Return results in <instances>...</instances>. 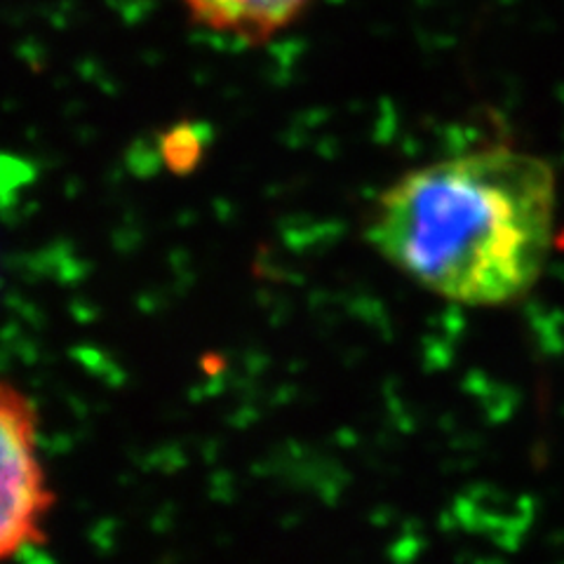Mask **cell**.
Listing matches in <instances>:
<instances>
[{"mask_svg":"<svg viewBox=\"0 0 564 564\" xmlns=\"http://www.w3.org/2000/svg\"><path fill=\"white\" fill-rule=\"evenodd\" d=\"M313 0H182L188 14L209 31L242 43H267L285 31Z\"/></svg>","mask_w":564,"mask_h":564,"instance_id":"3957f363","label":"cell"},{"mask_svg":"<svg viewBox=\"0 0 564 564\" xmlns=\"http://www.w3.org/2000/svg\"><path fill=\"white\" fill-rule=\"evenodd\" d=\"M0 553L10 557L43 543L41 527L52 503L35 456V410L10 383L0 395Z\"/></svg>","mask_w":564,"mask_h":564,"instance_id":"7a4b0ae2","label":"cell"},{"mask_svg":"<svg viewBox=\"0 0 564 564\" xmlns=\"http://www.w3.org/2000/svg\"><path fill=\"white\" fill-rule=\"evenodd\" d=\"M557 180L506 144L416 167L367 221L375 250L421 288L466 306H508L536 288L555 245Z\"/></svg>","mask_w":564,"mask_h":564,"instance_id":"6da1fadb","label":"cell"},{"mask_svg":"<svg viewBox=\"0 0 564 564\" xmlns=\"http://www.w3.org/2000/svg\"><path fill=\"white\" fill-rule=\"evenodd\" d=\"M205 153L203 128L193 122H180L161 139V158L174 174H188L198 167Z\"/></svg>","mask_w":564,"mask_h":564,"instance_id":"277c9868","label":"cell"}]
</instances>
